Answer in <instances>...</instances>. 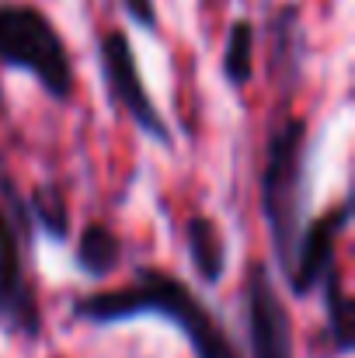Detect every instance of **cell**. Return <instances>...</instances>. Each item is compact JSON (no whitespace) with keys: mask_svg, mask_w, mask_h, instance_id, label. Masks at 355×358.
Wrapping results in <instances>:
<instances>
[{"mask_svg":"<svg viewBox=\"0 0 355 358\" xmlns=\"http://www.w3.org/2000/svg\"><path fill=\"white\" fill-rule=\"evenodd\" d=\"M136 317L171 320L188 338L195 358H240L234 338L227 334L220 317L195 296V289L157 264H143L136 278L122 289L91 292L74 303V320H88L98 327L125 324Z\"/></svg>","mask_w":355,"mask_h":358,"instance_id":"cell-1","label":"cell"},{"mask_svg":"<svg viewBox=\"0 0 355 358\" xmlns=\"http://www.w3.org/2000/svg\"><path fill=\"white\" fill-rule=\"evenodd\" d=\"M310 206V136L307 119L282 115L268 125L265 167H261V213L268 223V237L275 247V261L286 271L293 261V247L307 227Z\"/></svg>","mask_w":355,"mask_h":358,"instance_id":"cell-2","label":"cell"},{"mask_svg":"<svg viewBox=\"0 0 355 358\" xmlns=\"http://www.w3.org/2000/svg\"><path fill=\"white\" fill-rule=\"evenodd\" d=\"M32 230L28 199L0 167V327L28 341L42 334V306L28 275Z\"/></svg>","mask_w":355,"mask_h":358,"instance_id":"cell-3","label":"cell"},{"mask_svg":"<svg viewBox=\"0 0 355 358\" xmlns=\"http://www.w3.org/2000/svg\"><path fill=\"white\" fill-rule=\"evenodd\" d=\"M0 70L32 73L56 101H70L77 87L67 42L53 17L35 3H0Z\"/></svg>","mask_w":355,"mask_h":358,"instance_id":"cell-4","label":"cell"},{"mask_svg":"<svg viewBox=\"0 0 355 358\" xmlns=\"http://www.w3.org/2000/svg\"><path fill=\"white\" fill-rule=\"evenodd\" d=\"M98 59H102V77L109 84V94L112 101H118V108L129 115V122L153 143L160 146H171V129L167 119L160 115V108L153 105L150 91H146V80L139 73V63H136V52H132V42L122 28H112L102 35L98 42Z\"/></svg>","mask_w":355,"mask_h":358,"instance_id":"cell-5","label":"cell"},{"mask_svg":"<svg viewBox=\"0 0 355 358\" xmlns=\"http://www.w3.org/2000/svg\"><path fill=\"white\" fill-rule=\"evenodd\" d=\"M244 303H247L251 358H296V352H293V320H289V310H286V303L275 289L272 268L265 261H254L247 268Z\"/></svg>","mask_w":355,"mask_h":358,"instance_id":"cell-6","label":"cell"},{"mask_svg":"<svg viewBox=\"0 0 355 358\" xmlns=\"http://www.w3.org/2000/svg\"><path fill=\"white\" fill-rule=\"evenodd\" d=\"M352 220V199H342L331 213L317 216V220H307V227L300 230L296 247H293V261L289 268L282 271L293 296H310L321 278L328 275V268L335 264V250H338V237L345 234Z\"/></svg>","mask_w":355,"mask_h":358,"instance_id":"cell-7","label":"cell"},{"mask_svg":"<svg viewBox=\"0 0 355 358\" xmlns=\"http://www.w3.org/2000/svg\"><path fill=\"white\" fill-rule=\"evenodd\" d=\"M185 247H188V261L195 268V275L206 285H220L227 275V240L223 230L216 227V220L195 213L185 223Z\"/></svg>","mask_w":355,"mask_h":358,"instance_id":"cell-8","label":"cell"},{"mask_svg":"<svg viewBox=\"0 0 355 358\" xmlns=\"http://www.w3.org/2000/svg\"><path fill=\"white\" fill-rule=\"evenodd\" d=\"M74 261H77V268L88 278H105V275L116 271L118 261H122V240L105 223H88L81 230V237H77Z\"/></svg>","mask_w":355,"mask_h":358,"instance_id":"cell-9","label":"cell"},{"mask_svg":"<svg viewBox=\"0 0 355 358\" xmlns=\"http://www.w3.org/2000/svg\"><path fill=\"white\" fill-rule=\"evenodd\" d=\"M321 285H324V306H328V338H331V345H335L338 355H349L352 352L355 310H352V299L345 296L338 264L328 268V275L321 278Z\"/></svg>","mask_w":355,"mask_h":358,"instance_id":"cell-10","label":"cell"},{"mask_svg":"<svg viewBox=\"0 0 355 358\" xmlns=\"http://www.w3.org/2000/svg\"><path fill=\"white\" fill-rule=\"evenodd\" d=\"M223 77L230 87H247L254 77V24L247 17L230 24V35L223 45Z\"/></svg>","mask_w":355,"mask_h":358,"instance_id":"cell-11","label":"cell"},{"mask_svg":"<svg viewBox=\"0 0 355 358\" xmlns=\"http://www.w3.org/2000/svg\"><path fill=\"white\" fill-rule=\"evenodd\" d=\"M28 213H32V223H39L53 240L70 237V206L60 185H42L28 199Z\"/></svg>","mask_w":355,"mask_h":358,"instance_id":"cell-12","label":"cell"},{"mask_svg":"<svg viewBox=\"0 0 355 358\" xmlns=\"http://www.w3.org/2000/svg\"><path fill=\"white\" fill-rule=\"evenodd\" d=\"M122 7H125V14L132 17L136 28L157 31V3L153 0H122Z\"/></svg>","mask_w":355,"mask_h":358,"instance_id":"cell-13","label":"cell"}]
</instances>
